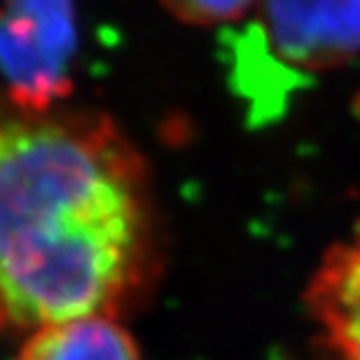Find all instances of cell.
Returning <instances> with one entry per match:
<instances>
[{"instance_id":"277c9868","label":"cell","mask_w":360,"mask_h":360,"mask_svg":"<svg viewBox=\"0 0 360 360\" xmlns=\"http://www.w3.org/2000/svg\"><path fill=\"white\" fill-rule=\"evenodd\" d=\"M304 304L316 328V360H360V220L321 260Z\"/></svg>"},{"instance_id":"5b68a950","label":"cell","mask_w":360,"mask_h":360,"mask_svg":"<svg viewBox=\"0 0 360 360\" xmlns=\"http://www.w3.org/2000/svg\"><path fill=\"white\" fill-rule=\"evenodd\" d=\"M14 360H143L115 316H80L31 330Z\"/></svg>"},{"instance_id":"3957f363","label":"cell","mask_w":360,"mask_h":360,"mask_svg":"<svg viewBox=\"0 0 360 360\" xmlns=\"http://www.w3.org/2000/svg\"><path fill=\"white\" fill-rule=\"evenodd\" d=\"M75 49L73 0H3L0 75L19 112H49L73 91Z\"/></svg>"},{"instance_id":"6da1fadb","label":"cell","mask_w":360,"mask_h":360,"mask_svg":"<svg viewBox=\"0 0 360 360\" xmlns=\"http://www.w3.org/2000/svg\"><path fill=\"white\" fill-rule=\"evenodd\" d=\"M150 255L146 162L112 120L0 115V328L117 316Z\"/></svg>"},{"instance_id":"8992f818","label":"cell","mask_w":360,"mask_h":360,"mask_svg":"<svg viewBox=\"0 0 360 360\" xmlns=\"http://www.w3.org/2000/svg\"><path fill=\"white\" fill-rule=\"evenodd\" d=\"M180 21L197 26L229 24L243 17L257 0H162Z\"/></svg>"},{"instance_id":"7a4b0ae2","label":"cell","mask_w":360,"mask_h":360,"mask_svg":"<svg viewBox=\"0 0 360 360\" xmlns=\"http://www.w3.org/2000/svg\"><path fill=\"white\" fill-rule=\"evenodd\" d=\"M220 42L232 89L262 124L316 75L360 54V0H260L255 17Z\"/></svg>"}]
</instances>
